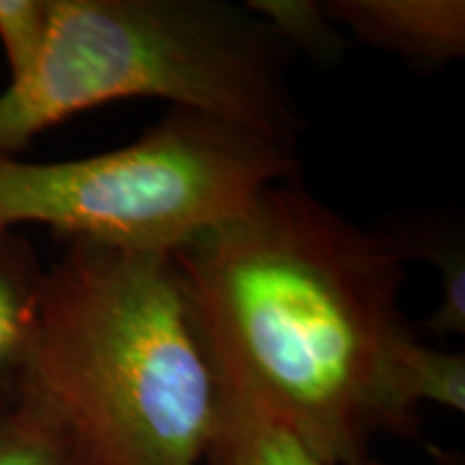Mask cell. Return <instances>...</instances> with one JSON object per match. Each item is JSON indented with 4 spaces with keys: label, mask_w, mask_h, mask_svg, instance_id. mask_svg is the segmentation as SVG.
Segmentation results:
<instances>
[{
    "label": "cell",
    "mask_w": 465,
    "mask_h": 465,
    "mask_svg": "<svg viewBox=\"0 0 465 465\" xmlns=\"http://www.w3.org/2000/svg\"><path fill=\"white\" fill-rule=\"evenodd\" d=\"M358 44L438 69L465 54L463 0H323Z\"/></svg>",
    "instance_id": "cell-5"
},
{
    "label": "cell",
    "mask_w": 465,
    "mask_h": 465,
    "mask_svg": "<svg viewBox=\"0 0 465 465\" xmlns=\"http://www.w3.org/2000/svg\"><path fill=\"white\" fill-rule=\"evenodd\" d=\"M50 0H0V48L9 84L26 80L44 54L50 31Z\"/></svg>",
    "instance_id": "cell-12"
},
{
    "label": "cell",
    "mask_w": 465,
    "mask_h": 465,
    "mask_svg": "<svg viewBox=\"0 0 465 465\" xmlns=\"http://www.w3.org/2000/svg\"><path fill=\"white\" fill-rule=\"evenodd\" d=\"M220 422L203 465H339L319 457L259 401L224 386ZM364 465H383L371 459Z\"/></svg>",
    "instance_id": "cell-7"
},
{
    "label": "cell",
    "mask_w": 465,
    "mask_h": 465,
    "mask_svg": "<svg viewBox=\"0 0 465 465\" xmlns=\"http://www.w3.org/2000/svg\"><path fill=\"white\" fill-rule=\"evenodd\" d=\"M298 151L213 116L171 108L125 147L61 162L0 155V231L48 226L69 242L173 254L274 183Z\"/></svg>",
    "instance_id": "cell-4"
},
{
    "label": "cell",
    "mask_w": 465,
    "mask_h": 465,
    "mask_svg": "<svg viewBox=\"0 0 465 465\" xmlns=\"http://www.w3.org/2000/svg\"><path fill=\"white\" fill-rule=\"evenodd\" d=\"M80 465H203L223 391L171 254L69 242L28 371Z\"/></svg>",
    "instance_id": "cell-2"
},
{
    "label": "cell",
    "mask_w": 465,
    "mask_h": 465,
    "mask_svg": "<svg viewBox=\"0 0 465 465\" xmlns=\"http://www.w3.org/2000/svg\"><path fill=\"white\" fill-rule=\"evenodd\" d=\"M218 377L312 452L364 465L380 435L418 438L399 391L416 339L399 304L405 263L386 232L274 183L171 254Z\"/></svg>",
    "instance_id": "cell-1"
},
{
    "label": "cell",
    "mask_w": 465,
    "mask_h": 465,
    "mask_svg": "<svg viewBox=\"0 0 465 465\" xmlns=\"http://www.w3.org/2000/svg\"><path fill=\"white\" fill-rule=\"evenodd\" d=\"M429 452H431L435 465H465L463 455L457 450H446V449H440V446H429Z\"/></svg>",
    "instance_id": "cell-13"
},
{
    "label": "cell",
    "mask_w": 465,
    "mask_h": 465,
    "mask_svg": "<svg viewBox=\"0 0 465 465\" xmlns=\"http://www.w3.org/2000/svg\"><path fill=\"white\" fill-rule=\"evenodd\" d=\"M0 465H80L61 424L28 388L0 411Z\"/></svg>",
    "instance_id": "cell-9"
},
{
    "label": "cell",
    "mask_w": 465,
    "mask_h": 465,
    "mask_svg": "<svg viewBox=\"0 0 465 465\" xmlns=\"http://www.w3.org/2000/svg\"><path fill=\"white\" fill-rule=\"evenodd\" d=\"M44 54L0 91V155L119 100H162L298 151L293 58L246 5L224 0H50Z\"/></svg>",
    "instance_id": "cell-3"
},
{
    "label": "cell",
    "mask_w": 465,
    "mask_h": 465,
    "mask_svg": "<svg viewBox=\"0 0 465 465\" xmlns=\"http://www.w3.org/2000/svg\"><path fill=\"white\" fill-rule=\"evenodd\" d=\"M45 270L26 235L0 231V411L25 394Z\"/></svg>",
    "instance_id": "cell-6"
},
{
    "label": "cell",
    "mask_w": 465,
    "mask_h": 465,
    "mask_svg": "<svg viewBox=\"0 0 465 465\" xmlns=\"http://www.w3.org/2000/svg\"><path fill=\"white\" fill-rule=\"evenodd\" d=\"M261 17L287 48L317 63H336L345 52L347 37L317 0H248L243 3Z\"/></svg>",
    "instance_id": "cell-10"
},
{
    "label": "cell",
    "mask_w": 465,
    "mask_h": 465,
    "mask_svg": "<svg viewBox=\"0 0 465 465\" xmlns=\"http://www.w3.org/2000/svg\"><path fill=\"white\" fill-rule=\"evenodd\" d=\"M399 391L414 411L422 403H433L463 414L465 356L441 351L416 336L401 356Z\"/></svg>",
    "instance_id": "cell-11"
},
{
    "label": "cell",
    "mask_w": 465,
    "mask_h": 465,
    "mask_svg": "<svg viewBox=\"0 0 465 465\" xmlns=\"http://www.w3.org/2000/svg\"><path fill=\"white\" fill-rule=\"evenodd\" d=\"M407 263L429 261L440 274V304L424 328L435 336L465 334V246L463 235L444 226H416L386 232Z\"/></svg>",
    "instance_id": "cell-8"
}]
</instances>
